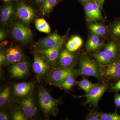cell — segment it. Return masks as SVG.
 Masks as SVG:
<instances>
[{
    "label": "cell",
    "instance_id": "cell-17",
    "mask_svg": "<svg viewBox=\"0 0 120 120\" xmlns=\"http://www.w3.org/2000/svg\"><path fill=\"white\" fill-rule=\"evenodd\" d=\"M13 5L10 3L3 7L0 15L1 21L2 24L5 25L8 22L13 14Z\"/></svg>",
    "mask_w": 120,
    "mask_h": 120
},
{
    "label": "cell",
    "instance_id": "cell-24",
    "mask_svg": "<svg viewBox=\"0 0 120 120\" xmlns=\"http://www.w3.org/2000/svg\"><path fill=\"white\" fill-rule=\"evenodd\" d=\"M78 84L79 87L86 92V94H88L92 88L98 86L96 84L93 83L86 79L80 81Z\"/></svg>",
    "mask_w": 120,
    "mask_h": 120
},
{
    "label": "cell",
    "instance_id": "cell-39",
    "mask_svg": "<svg viewBox=\"0 0 120 120\" xmlns=\"http://www.w3.org/2000/svg\"><path fill=\"white\" fill-rule=\"evenodd\" d=\"M32 0L34 1L36 4H42L45 0Z\"/></svg>",
    "mask_w": 120,
    "mask_h": 120
},
{
    "label": "cell",
    "instance_id": "cell-33",
    "mask_svg": "<svg viewBox=\"0 0 120 120\" xmlns=\"http://www.w3.org/2000/svg\"><path fill=\"white\" fill-rule=\"evenodd\" d=\"M5 54L2 51H0V65L2 66L5 62Z\"/></svg>",
    "mask_w": 120,
    "mask_h": 120
},
{
    "label": "cell",
    "instance_id": "cell-8",
    "mask_svg": "<svg viewBox=\"0 0 120 120\" xmlns=\"http://www.w3.org/2000/svg\"><path fill=\"white\" fill-rule=\"evenodd\" d=\"M65 39V36H61L57 33H54L38 41L37 45L42 49L51 48L64 43Z\"/></svg>",
    "mask_w": 120,
    "mask_h": 120
},
{
    "label": "cell",
    "instance_id": "cell-35",
    "mask_svg": "<svg viewBox=\"0 0 120 120\" xmlns=\"http://www.w3.org/2000/svg\"><path fill=\"white\" fill-rule=\"evenodd\" d=\"M7 35V32L6 31L3 29H1L0 31V41H3Z\"/></svg>",
    "mask_w": 120,
    "mask_h": 120
},
{
    "label": "cell",
    "instance_id": "cell-6",
    "mask_svg": "<svg viewBox=\"0 0 120 120\" xmlns=\"http://www.w3.org/2000/svg\"><path fill=\"white\" fill-rule=\"evenodd\" d=\"M101 71L102 77L108 79H117L120 78V61L101 65Z\"/></svg>",
    "mask_w": 120,
    "mask_h": 120
},
{
    "label": "cell",
    "instance_id": "cell-29",
    "mask_svg": "<svg viewBox=\"0 0 120 120\" xmlns=\"http://www.w3.org/2000/svg\"><path fill=\"white\" fill-rule=\"evenodd\" d=\"M79 48L71 39L68 41L66 45V49L71 52H75Z\"/></svg>",
    "mask_w": 120,
    "mask_h": 120
},
{
    "label": "cell",
    "instance_id": "cell-4",
    "mask_svg": "<svg viewBox=\"0 0 120 120\" xmlns=\"http://www.w3.org/2000/svg\"><path fill=\"white\" fill-rule=\"evenodd\" d=\"M11 33L16 40L22 43L28 42L32 36V32L30 28L19 22L14 24Z\"/></svg>",
    "mask_w": 120,
    "mask_h": 120
},
{
    "label": "cell",
    "instance_id": "cell-28",
    "mask_svg": "<svg viewBox=\"0 0 120 120\" xmlns=\"http://www.w3.org/2000/svg\"><path fill=\"white\" fill-rule=\"evenodd\" d=\"M111 34L116 38H120V20L114 23L111 27Z\"/></svg>",
    "mask_w": 120,
    "mask_h": 120
},
{
    "label": "cell",
    "instance_id": "cell-19",
    "mask_svg": "<svg viewBox=\"0 0 120 120\" xmlns=\"http://www.w3.org/2000/svg\"><path fill=\"white\" fill-rule=\"evenodd\" d=\"M35 26L37 30L40 32L49 34L50 33V28L48 23L44 19H37L35 22Z\"/></svg>",
    "mask_w": 120,
    "mask_h": 120
},
{
    "label": "cell",
    "instance_id": "cell-42",
    "mask_svg": "<svg viewBox=\"0 0 120 120\" xmlns=\"http://www.w3.org/2000/svg\"><path fill=\"white\" fill-rule=\"evenodd\" d=\"M62 0H57V3L58 2H60V1H62Z\"/></svg>",
    "mask_w": 120,
    "mask_h": 120
},
{
    "label": "cell",
    "instance_id": "cell-43",
    "mask_svg": "<svg viewBox=\"0 0 120 120\" xmlns=\"http://www.w3.org/2000/svg\"></svg>",
    "mask_w": 120,
    "mask_h": 120
},
{
    "label": "cell",
    "instance_id": "cell-1",
    "mask_svg": "<svg viewBox=\"0 0 120 120\" xmlns=\"http://www.w3.org/2000/svg\"><path fill=\"white\" fill-rule=\"evenodd\" d=\"M38 101L44 114L55 115L58 109V101L54 99L47 90L43 87L39 89Z\"/></svg>",
    "mask_w": 120,
    "mask_h": 120
},
{
    "label": "cell",
    "instance_id": "cell-26",
    "mask_svg": "<svg viewBox=\"0 0 120 120\" xmlns=\"http://www.w3.org/2000/svg\"><path fill=\"white\" fill-rule=\"evenodd\" d=\"M11 89L9 87H5L0 94V106L2 107L6 103L10 95Z\"/></svg>",
    "mask_w": 120,
    "mask_h": 120
},
{
    "label": "cell",
    "instance_id": "cell-11",
    "mask_svg": "<svg viewBox=\"0 0 120 120\" xmlns=\"http://www.w3.org/2000/svg\"><path fill=\"white\" fill-rule=\"evenodd\" d=\"M23 112L30 118L34 117L37 113V109L35 105L33 97L30 96L22 99L20 101Z\"/></svg>",
    "mask_w": 120,
    "mask_h": 120
},
{
    "label": "cell",
    "instance_id": "cell-30",
    "mask_svg": "<svg viewBox=\"0 0 120 120\" xmlns=\"http://www.w3.org/2000/svg\"><path fill=\"white\" fill-rule=\"evenodd\" d=\"M25 115L24 113L21 111H15L13 114L12 119L13 120H27Z\"/></svg>",
    "mask_w": 120,
    "mask_h": 120
},
{
    "label": "cell",
    "instance_id": "cell-31",
    "mask_svg": "<svg viewBox=\"0 0 120 120\" xmlns=\"http://www.w3.org/2000/svg\"><path fill=\"white\" fill-rule=\"evenodd\" d=\"M86 120H100L99 116L98 113L95 112H91L87 116Z\"/></svg>",
    "mask_w": 120,
    "mask_h": 120
},
{
    "label": "cell",
    "instance_id": "cell-21",
    "mask_svg": "<svg viewBox=\"0 0 120 120\" xmlns=\"http://www.w3.org/2000/svg\"><path fill=\"white\" fill-rule=\"evenodd\" d=\"M57 0H45L42 4L41 11L43 14H49L57 4Z\"/></svg>",
    "mask_w": 120,
    "mask_h": 120
},
{
    "label": "cell",
    "instance_id": "cell-38",
    "mask_svg": "<svg viewBox=\"0 0 120 120\" xmlns=\"http://www.w3.org/2000/svg\"><path fill=\"white\" fill-rule=\"evenodd\" d=\"M95 0L99 5L101 8H102L103 4H104V2H105V0Z\"/></svg>",
    "mask_w": 120,
    "mask_h": 120
},
{
    "label": "cell",
    "instance_id": "cell-12",
    "mask_svg": "<svg viewBox=\"0 0 120 120\" xmlns=\"http://www.w3.org/2000/svg\"><path fill=\"white\" fill-rule=\"evenodd\" d=\"M33 68L36 75L43 76L48 72L49 66L42 57L35 54L34 56Z\"/></svg>",
    "mask_w": 120,
    "mask_h": 120
},
{
    "label": "cell",
    "instance_id": "cell-40",
    "mask_svg": "<svg viewBox=\"0 0 120 120\" xmlns=\"http://www.w3.org/2000/svg\"><path fill=\"white\" fill-rule=\"evenodd\" d=\"M94 0H80L81 2H82V4H85L87 2H90V1H93Z\"/></svg>",
    "mask_w": 120,
    "mask_h": 120
},
{
    "label": "cell",
    "instance_id": "cell-18",
    "mask_svg": "<svg viewBox=\"0 0 120 120\" xmlns=\"http://www.w3.org/2000/svg\"><path fill=\"white\" fill-rule=\"evenodd\" d=\"M88 28L92 34L99 37H103L107 32V29L105 26L98 23H92L90 24Z\"/></svg>",
    "mask_w": 120,
    "mask_h": 120
},
{
    "label": "cell",
    "instance_id": "cell-14",
    "mask_svg": "<svg viewBox=\"0 0 120 120\" xmlns=\"http://www.w3.org/2000/svg\"><path fill=\"white\" fill-rule=\"evenodd\" d=\"M59 57V64L62 68H71L75 62L74 54L67 49L61 51Z\"/></svg>",
    "mask_w": 120,
    "mask_h": 120
},
{
    "label": "cell",
    "instance_id": "cell-3",
    "mask_svg": "<svg viewBox=\"0 0 120 120\" xmlns=\"http://www.w3.org/2000/svg\"><path fill=\"white\" fill-rule=\"evenodd\" d=\"M16 15L22 22L28 25L35 16V12L30 5L23 1H19L17 4Z\"/></svg>",
    "mask_w": 120,
    "mask_h": 120
},
{
    "label": "cell",
    "instance_id": "cell-22",
    "mask_svg": "<svg viewBox=\"0 0 120 120\" xmlns=\"http://www.w3.org/2000/svg\"><path fill=\"white\" fill-rule=\"evenodd\" d=\"M104 52L112 59L116 58L117 49L116 44L113 41H111L105 46Z\"/></svg>",
    "mask_w": 120,
    "mask_h": 120
},
{
    "label": "cell",
    "instance_id": "cell-5",
    "mask_svg": "<svg viewBox=\"0 0 120 120\" xmlns=\"http://www.w3.org/2000/svg\"><path fill=\"white\" fill-rule=\"evenodd\" d=\"M73 74V71L71 68L61 67L50 72L49 80L52 84L60 86L68 76Z\"/></svg>",
    "mask_w": 120,
    "mask_h": 120
},
{
    "label": "cell",
    "instance_id": "cell-7",
    "mask_svg": "<svg viewBox=\"0 0 120 120\" xmlns=\"http://www.w3.org/2000/svg\"><path fill=\"white\" fill-rule=\"evenodd\" d=\"M106 88L107 86L105 84L100 86L98 85L92 88L88 94L84 96L86 98V100L84 104H89L94 107H97L99 101L105 93Z\"/></svg>",
    "mask_w": 120,
    "mask_h": 120
},
{
    "label": "cell",
    "instance_id": "cell-25",
    "mask_svg": "<svg viewBox=\"0 0 120 120\" xmlns=\"http://www.w3.org/2000/svg\"><path fill=\"white\" fill-rule=\"evenodd\" d=\"M75 82L74 74H72L68 76L60 86L65 90H70L75 84Z\"/></svg>",
    "mask_w": 120,
    "mask_h": 120
},
{
    "label": "cell",
    "instance_id": "cell-37",
    "mask_svg": "<svg viewBox=\"0 0 120 120\" xmlns=\"http://www.w3.org/2000/svg\"><path fill=\"white\" fill-rule=\"evenodd\" d=\"M8 117L4 112L1 111L0 112V120H8Z\"/></svg>",
    "mask_w": 120,
    "mask_h": 120
},
{
    "label": "cell",
    "instance_id": "cell-23",
    "mask_svg": "<svg viewBox=\"0 0 120 120\" xmlns=\"http://www.w3.org/2000/svg\"><path fill=\"white\" fill-rule=\"evenodd\" d=\"M85 12L89 19L92 21L97 20L93 7L92 1L84 4Z\"/></svg>",
    "mask_w": 120,
    "mask_h": 120
},
{
    "label": "cell",
    "instance_id": "cell-32",
    "mask_svg": "<svg viewBox=\"0 0 120 120\" xmlns=\"http://www.w3.org/2000/svg\"><path fill=\"white\" fill-rule=\"evenodd\" d=\"M71 39L79 48L82 46V41L81 38L78 36H75L72 37Z\"/></svg>",
    "mask_w": 120,
    "mask_h": 120
},
{
    "label": "cell",
    "instance_id": "cell-20",
    "mask_svg": "<svg viewBox=\"0 0 120 120\" xmlns=\"http://www.w3.org/2000/svg\"><path fill=\"white\" fill-rule=\"evenodd\" d=\"M95 58L101 65L108 64L112 62V58L104 51L98 52L94 55Z\"/></svg>",
    "mask_w": 120,
    "mask_h": 120
},
{
    "label": "cell",
    "instance_id": "cell-16",
    "mask_svg": "<svg viewBox=\"0 0 120 120\" xmlns=\"http://www.w3.org/2000/svg\"><path fill=\"white\" fill-rule=\"evenodd\" d=\"M102 45V42L99 37L92 34L88 39L86 47L87 49L90 52H97L100 49Z\"/></svg>",
    "mask_w": 120,
    "mask_h": 120
},
{
    "label": "cell",
    "instance_id": "cell-44",
    "mask_svg": "<svg viewBox=\"0 0 120 120\" xmlns=\"http://www.w3.org/2000/svg\"></svg>",
    "mask_w": 120,
    "mask_h": 120
},
{
    "label": "cell",
    "instance_id": "cell-2",
    "mask_svg": "<svg viewBox=\"0 0 120 120\" xmlns=\"http://www.w3.org/2000/svg\"><path fill=\"white\" fill-rule=\"evenodd\" d=\"M79 72L81 75L94 76L98 79H101V65L95 60L83 56L79 61Z\"/></svg>",
    "mask_w": 120,
    "mask_h": 120
},
{
    "label": "cell",
    "instance_id": "cell-15",
    "mask_svg": "<svg viewBox=\"0 0 120 120\" xmlns=\"http://www.w3.org/2000/svg\"><path fill=\"white\" fill-rule=\"evenodd\" d=\"M32 87V84L30 83H20L14 85V92L17 96L25 97L30 93Z\"/></svg>",
    "mask_w": 120,
    "mask_h": 120
},
{
    "label": "cell",
    "instance_id": "cell-34",
    "mask_svg": "<svg viewBox=\"0 0 120 120\" xmlns=\"http://www.w3.org/2000/svg\"><path fill=\"white\" fill-rule=\"evenodd\" d=\"M114 102L116 106L120 107V94H116L114 96Z\"/></svg>",
    "mask_w": 120,
    "mask_h": 120
},
{
    "label": "cell",
    "instance_id": "cell-36",
    "mask_svg": "<svg viewBox=\"0 0 120 120\" xmlns=\"http://www.w3.org/2000/svg\"><path fill=\"white\" fill-rule=\"evenodd\" d=\"M111 90L116 91L120 90V80L117 82L115 85L112 87Z\"/></svg>",
    "mask_w": 120,
    "mask_h": 120
},
{
    "label": "cell",
    "instance_id": "cell-13",
    "mask_svg": "<svg viewBox=\"0 0 120 120\" xmlns=\"http://www.w3.org/2000/svg\"><path fill=\"white\" fill-rule=\"evenodd\" d=\"M63 43H61L55 47L43 49L41 51L47 62L51 64L56 62L60 55V50Z\"/></svg>",
    "mask_w": 120,
    "mask_h": 120
},
{
    "label": "cell",
    "instance_id": "cell-27",
    "mask_svg": "<svg viewBox=\"0 0 120 120\" xmlns=\"http://www.w3.org/2000/svg\"><path fill=\"white\" fill-rule=\"evenodd\" d=\"M100 120H120V115L116 113H98Z\"/></svg>",
    "mask_w": 120,
    "mask_h": 120
},
{
    "label": "cell",
    "instance_id": "cell-10",
    "mask_svg": "<svg viewBox=\"0 0 120 120\" xmlns=\"http://www.w3.org/2000/svg\"><path fill=\"white\" fill-rule=\"evenodd\" d=\"M5 64H13L21 61L23 58L22 50L17 46H11L7 49L5 52Z\"/></svg>",
    "mask_w": 120,
    "mask_h": 120
},
{
    "label": "cell",
    "instance_id": "cell-41",
    "mask_svg": "<svg viewBox=\"0 0 120 120\" xmlns=\"http://www.w3.org/2000/svg\"><path fill=\"white\" fill-rule=\"evenodd\" d=\"M2 0L4 2H8L11 1L12 0Z\"/></svg>",
    "mask_w": 120,
    "mask_h": 120
},
{
    "label": "cell",
    "instance_id": "cell-9",
    "mask_svg": "<svg viewBox=\"0 0 120 120\" xmlns=\"http://www.w3.org/2000/svg\"><path fill=\"white\" fill-rule=\"evenodd\" d=\"M30 72V65L27 61H21L12 64L10 68V74L13 78H22Z\"/></svg>",
    "mask_w": 120,
    "mask_h": 120
}]
</instances>
